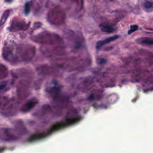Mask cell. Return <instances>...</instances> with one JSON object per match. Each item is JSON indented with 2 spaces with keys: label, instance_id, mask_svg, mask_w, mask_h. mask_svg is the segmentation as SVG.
Wrapping results in <instances>:
<instances>
[{
  "label": "cell",
  "instance_id": "6da1fadb",
  "mask_svg": "<svg viewBox=\"0 0 153 153\" xmlns=\"http://www.w3.org/2000/svg\"><path fill=\"white\" fill-rule=\"evenodd\" d=\"M79 120V119L78 118H74L68 119V120H66L63 121L58 122V123L54 124L51 127L50 131L53 132V131H55L56 130L63 128L65 127H66L68 126H69L71 125H72V124L77 123Z\"/></svg>",
  "mask_w": 153,
  "mask_h": 153
},
{
  "label": "cell",
  "instance_id": "7a4b0ae2",
  "mask_svg": "<svg viewBox=\"0 0 153 153\" xmlns=\"http://www.w3.org/2000/svg\"><path fill=\"white\" fill-rule=\"evenodd\" d=\"M14 135L13 134L12 131L7 128H0V139L2 140H13Z\"/></svg>",
  "mask_w": 153,
  "mask_h": 153
},
{
  "label": "cell",
  "instance_id": "3957f363",
  "mask_svg": "<svg viewBox=\"0 0 153 153\" xmlns=\"http://www.w3.org/2000/svg\"><path fill=\"white\" fill-rule=\"evenodd\" d=\"M118 38H119V35H115L108 37L107 38H105V39H104L103 40H100V41L97 42V43L96 44V48L97 49H99L101 47H102L103 45H104L105 44H108V43H109V42H111L112 41H114L117 39Z\"/></svg>",
  "mask_w": 153,
  "mask_h": 153
},
{
  "label": "cell",
  "instance_id": "277c9868",
  "mask_svg": "<svg viewBox=\"0 0 153 153\" xmlns=\"http://www.w3.org/2000/svg\"><path fill=\"white\" fill-rule=\"evenodd\" d=\"M36 104V102L34 100H31L26 103L21 108V110L23 112H26L31 109Z\"/></svg>",
  "mask_w": 153,
  "mask_h": 153
},
{
  "label": "cell",
  "instance_id": "5b68a950",
  "mask_svg": "<svg viewBox=\"0 0 153 153\" xmlns=\"http://www.w3.org/2000/svg\"><path fill=\"white\" fill-rule=\"evenodd\" d=\"M99 27L102 32H106V33H112L115 30V29L109 25L105 24H100Z\"/></svg>",
  "mask_w": 153,
  "mask_h": 153
},
{
  "label": "cell",
  "instance_id": "8992f818",
  "mask_svg": "<svg viewBox=\"0 0 153 153\" xmlns=\"http://www.w3.org/2000/svg\"><path fill=\"white\" fill-rule=\"evenodd\" d=\"M10 10H6L2 14V17L1 18V20H0V26L1 25H2L7 20V19H8V17H9L10 16Z\"/></svg>",
  "mask_w": 153,
  "mask_h": 153
},
{
  "label": "cell",
  "instance_id": "52a82bcc",
  "mask_svg": "<svg viewBox=\"0 0 153 153\" xmlns=\"http://www.w3.org/2000/svg\"><path fill=\"white\" fill-rule=\"evenodd\" d=\"M8 75V72L5 66L0 65V79L5 78Z\"/></svg>",
  "mask_w": 153,
  "mask_h": 153
},
{
  "label": "cell",
  "instance_id": "ba28073f",
  "mask_svg": "<svg viewBox=\"0 0 153 153\" xmlns=\"http://www.w3.org/2000/svg\"><path fill=\"white\" fill-rule=\"evenodd\" d=\"M141 42L146 45H152L153 44V41L149 38H143L141 39Z\"/></svg>",
  "mask_w": 153,
  "mask_h": 153
},
{
  "label": "cell",
  "instance_id": "9c48e42d",
  "mask_svg": "<svg viewBox=\"0 0 153 153\" xmlns=\"http://www.w3.org/2000/svg\"><path fill=\"white\" fill-rule=\"evenodd\" d=\"M7 103V99L4 96H0V107H4Z\"/></svg>",
  "mask_w": 153,
  "mask_h": 153
},
{
  "label": "cell",
  "instance_id": "30bf717a",
  "mask_svg": "<svg viewBox=\"0 0 153 153\" xmlns=\"http://www.w3.org/2000/svg\"><path fill=\"white\" fill-rule=\"evenodd\" d=\"M30 3L26 2L25 5V13L26 15H28V14L30 13Z\"/></svg>",
  "mask_w": 153,
  "mask_h": 153
},
{
  "label": "cell",
  "instance_id": "8fae6325",
  "mask_svg": "<svg viewBox=\"0 0 153 153\" xmlns=\"http://www.w3.org/2000/svg\"><path fill=\"white\" fill-rule=\"evenodd\" d=\"M138 29V26L137 25H131L130 26V29L128 31V34H131L132 32H135Z\"/></svg>",
  "mask_w": 153,
  "mask_h": 153
},
{
  "label": "cell",
  "instance_id": "7c38bea8",
  "mask_svg": "<svg viewBox=\"0 0 153 153\" xmlns=\"http://www.w3.org/2000/svg\"><path fill=\"white\" fill-rule=\"evenodd\" d=\"M144 7L146 9H150L152 8V3L150 1H145L144 2V4H143Z\"/></svg>",
  "mask_w": 153,
  "mask_h": 153
},
{
  "label": "cell",
  "instance_id": "4fadbf2b",
  "mask_svg": "<svg viewBox=\"0 0 153 153\" xmlns=\"http://www.w3.org/2000/svg\"><path fill=\"white\" fill-rule=\"evenodd\" d=\"M13 0H5V1L6 2H7V3H11V2H13Z\"/></svg>",
  "mask_w": 153,
  "mask_h": 153
},
{
  "label": "cell",
  "instance_id": "5bb4252c",
  "mask_svg": "<svg viewBox=\"0 0 153 153\" xmlns=\"http://www.w3.org/2000/svg\"><path fill=\"white\" fill-rule=\"evenodd\" d=\"M5 87V85H0V90L3 89V88Z\"/></svg>",
  "mask_w": 153,
  "mask_h": 153
}]
</instances>
